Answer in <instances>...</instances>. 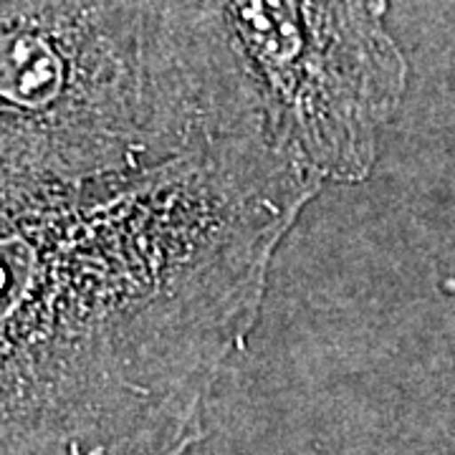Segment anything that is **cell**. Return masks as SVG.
<instances>
[{
    "mask_svg": "<svg viewBox=\"0 0 455 455\" xmlns=\"http://www.w3.org/2000/svg\"><path fill=\"white\" fill-rule=\"evenodd\" d=\"M268 140L0 185V453H175L319 193Z\"/></svg>",
    "mask_w": 455,
    "mask_h": 455,
    "instance_id": "6da1fadb",
    "label": "cell"
},
{
    "mask_svg": "<svg viewBox=\"0 0 455 455\" xmlns=\"http://www.w3.org/2000/svg\"><path fill=\"white\" fill-rule=\"evenodd\" d=\"M245 140L274 134L203 0H0V185L145 172Z\"/></svg>",
    "mask_w": 455,
    "mask_h": 455,
    "instance_id": "7a4b0ae2",
    "label": "cell"
},
{
    "mask_svg": "<svg viewBox=\"0 0 455 455\" xmlns=\"http://www.w3.org/2000/svg\"><path fill=\"white\" fill-rule=\"evenodd\" d=\"M241 56L274 142L322 180L372 164L374 132L403 86L385 0H203Z\"/></svg>",
    "mask_w": 455,
    "mask_h": 455,
    "instance_id": "3957f363",
    "label": "cell"
}]
</instances>
